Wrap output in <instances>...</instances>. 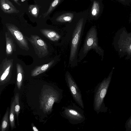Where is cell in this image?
<instances>
[{"label":"cell","instance_id":"21","mask_svg":"<svg viewBox=\"0 0 131 131\" xmlns=\"http://www.w3.org/2000/svg\"><path fill=\"white\" fill-rule=\"evenodd\" d=\"M14 2H15L16 4L17 5L19 6H20L21 5V4L19 3V0H12Z\"/></svg>","mask_w":131,"mask_h":131},{"label":"cell","instance_id":"19","mask_svg":"<svg viewBox=\"0 0 131 131\" xmlns=\"http://www.w3.org/2000/svg\"><path fill=\"white\" fill-rule=\"evenodd\" d=\"M12 51V49L11 45L9 43H7L6 45V51L8 54H10Z\"/></svg>","mask_w":131,"mask_h":131},{"label":"cell","instance_id":"7","mask_svg":"<svg viewBox=\"0 0 131 131\" xmlns=\"http://www.w3.org/2000/svg\"><path fill=\"white\" fill-rule=\"evenodd\" d=\"M65 80L73 99L82 108H84L82 94L80 90L70 73L67 71Z\"/></svg>","mask_w":131,"mask_h":131},{"label":"cell","instance_id":"2","mask_svg":"<svg viewBox=\"0 0 131 131\" xmlns=\"http://www.w3.org/2000/svg\"><path fill=\"white\" fill-rule=\"evenodd\" d=\"M96 27H92L87 32L83 45L81 49L78 56V62L83 59L89 52L93 50L101 57L102 61L104 58V50L99 45Z\"/></svg>","mask_w":131,"mask_h":131},{"label":"cell","instance_id":"11","mask_svg":"<svg viewBox=\"0 0 131 131\" xmlns=\"http://www.w3.org/2000/svg\"><path fill=\"white\" fill-rule=\"evenodd\" d=\"M9 107H8L2 119L1 127V131H5L8 129L9 127Z\"/></svg>","mask_w":131,"mask_h":131},{"label":"cell","instance_id":"16","mask_svg":"<svg viewBox=\"0 0 131 131\" xmlns=\"http://www.w3.org/2000/svg\"><path fill=\"white\" fill-rule=\"evenodd\" d=\"M14 100L15 101V114L16 116V118L17 121L18 125H19L18 123V115L20 107L19 104V94L17 93L15 95Z\"/></svg>","mask_w":131,"mask_h":131},{"label":"cell","instance_id":"6","mask_svg":"<svg viewBox=\"0 0 131 131\" xmlns=\"http://www.w3.org/2000/svg\"><path fill=\"white\" fill-rule=\"evenodd\" d=\"M62 113L64 118L73 124L82 123L85 119L83 110L74 104L64 107Z\"/></svg>","mask_w":131,"mask_h":131},{"label":"cell","instance_id":"12","mask_svg":"<svg viewBox=\"0 0 131 131\" xmlns=\"http://www.w3.org/2000/svg\"><path fill=\"white\" fill-rule=\"evenodd\" d=\"M43 32L48 38L53 41H57L60 38V36L56 32L50 30H44Z\"/></svg>","mask_w":131,"mask_h":131},{"label":"cell","instance_id":"3","mask_svg":"<svg viewBox=\"0 0 131 131\" xmlns=\"http://www.w3.org/2000/svg\"><path fill=\"white\" fill-rule=\"evenodd\" d=\"M62 97V90L56 89L52 87L44 90L40 101V106L43 112L51 113L54 103L59 102Z\"/></svg>","mask_w":131,"mask_h":131},{"label":"cell","instance_id":"14","mask_svg":"<svg viewBox=\"0 0 131 131\" xmlns=\"http://www.w3.org/2000/svg\"><path fill=\"white\" fill-rule=\"evenodd\" d=\"M53 63V62H51L50 63L44 64L41 67L36 69L32 72L31 76H35L43 72L48 69L50 65L52 64Z\"/></svg>","mask_w":131,"mask_h":131},{"label":"cell","instance_id":"17","mask_svg":"<svg viewBox=\"0 0 131 131\" xmlns=\"http://www.w3.org/2000/svg\"><path fill=\"white\" fill-rule=\"evenodd\" d=\"M100 10V6L99 2L94 1L91 10V13L93 16H96L98 15Z\"/></svg>","mask_w":131,"mask_h":131},{"label":"cell","instance_id":"5","mask_svg":"<svg viewBox=\"0 0 131 131\" xmlns=\"http://www.w3.org/2000/svg\"><path fill=\"white\" fill-rule=\"evenodd\" d=\"M114 69V67H113L107 78H104L98 84L95 89L93 106L94 109L97 114H98L101 108Z\"/></svg>","mask_w":131,"mask_h":131},{"label":"cell","instance_id":"4","mask_svg":"<svg viewBox=\"0 0 131 131\" xmlns=\"http://www.w3.org/2000/svg\"><path fill=\"white\" fill-rule=\"evenodd\" d=\"M83 18L79 20L73 31L71 41L69 64L74 67L77 65L79 50L83 34Z\"/></svg>","mask_w":131,"mask_h":131},{"label":"cell","instance_id":"23","mask_svg":"<svg viewBox=\"0 0 131 131\" xmlns=\"http://www.w3.org/2000/svg\"><path fill=\"white\" fill-rule=\"evenodd\" d=\"M128 123H129V125H130V126H131V118L129 120Z\"/></svg>","mask_w":131,"mask_h":131},{"label":"cell","instance_id":"13","mask_svg":"<svg viewBox=\"0 0 131 131\" xmlns=\"http://www.w3.org/2000/svg\"><path fill=\"white\" fill-rule=\"evenodd\" d=\"M62 0H54L51 3L48 9L42 14V17L45 18L47 16L54 10Z\"/></svg>","mask_w":131,"mask_h":131},{"label":"cell","instance_id":"20","mask_svg":"<svg viewBox=\"0 0 131 131\" xmlns=\"http://www.w3.org/2000/svg\"><path fill=\"white\" fill-rule=\"evenodd\" d=\"M37 42L38 45L39 46H41L42 47L45 46V43L41 39H37Z\"/></svg>","mask_w":131,"mask_h":131},{"label":"cell","instance_id":"15","mask_svg":"<svg viewBox=\"0 0 131 131\" xmlns=\"http://www.w3.org/2000/svg\"><path fill=\"white\" fill-rule=\"evenodd\" d=\"M39 6L37 4L30 5L28 8L29 13L32 16L37 18L39 13Z\"/></svg>","mask_w":131,"mask_h":131},{"label":"cell","instance_id":"9","mask_svg":"<svg viewBox=\"0 0 131 131\" xmlns=\"http://www.w3.org/2000/svg\"><path fill=\"white\" fill-rule=\"evenodd\" d=\"M73 17V14L70 13H66L58 16L56 20L61 23H70L72 21Z\"/></svg>","mask_w":131,"mask_h":131},{"label":"cell","instance_id":"18","mask_svg":"<svg viewBox=\"0 0 131 131\" xmlns=\"http://www.w3.org/2000/svg\"><path fill=\"white\" fill-rule=\"evenodd\" d=\"M10 68V66H9L6 69L1 75L0 78V82L1 83H2L4 82L5 80L8 76L9 73Z\"/></svg>","mask_w":131,"mask_h":131},{"label":"cell","instance_id":"22","mask_svg":"<svg viewBox=\"0 0 131 131\" xmlns=\"http://www.w3.org/2000/svg\"><path fill=\"white\" fill-rule=\"evenodd\" d=\"M32 126V128L33 130L34 131H38V129L35 126H34V125Z\"/></svg>","mask_w":131,"mask_h":131},{"label":"cell","instance_id":"1","mask_svg":"<svg viewBox=\"0 0 131 131\" xmlns=\"http://www.w3.org/2000/svg\"><path fill=\"white\" fill-rule=\"evenodd\" d=\"M113 45L120 58L125 60L131 58V32H128L126 28L118 30L114 37Z\"/></svg>","mask_w":131,"mask_h":131},{"label":"cell","instance_id":"24","mask_svg":"<svg viewBox=\"0 0 131 131\" xmlns=\"http://www.w3.org/2000/svg\"><path fill=\"white\" fill-rule=\"evenodd\" d=\"M120 1H124L125 0H119Z\"/></svg>","mask_w":131,"mask_h":131},{"label":"cell","instance_id":"8","mask_svg":"<svg viewBox=\"0 0 131 131\" xmlns=\"http://www.w3.org/2000/svg\"><path fill=\"white\" fill-rule=\"evenodd\" d=\"M0 7L2 10L5 13L16 14L19 12L9 0H0Z\"/></svg>","mask_w":131,"mask_h":131},{"label":"cell","instance_id":"10","mask_svg":"<svg viewBox=\"0 0 131 131\" xmlns=\"http://www.w3.org/2000/svg\"><path fill=\"white\" fill-rule=\"evenodd\" d=\"M15 103L14 100L11 106L9 114V121L12 130L16 128L15 124Z\"/></svg>","mask_w":131,"mask_h":131}]
</instances>
